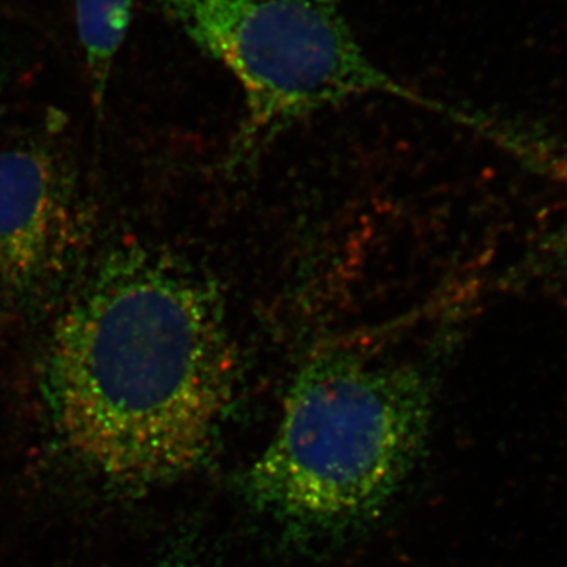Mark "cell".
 <instances>
[{
    "label": "cell",
    "instance_id": "1",
    "mask_svg": "<svg viewBox=\"0 0 567 567\" xmlns=\"http://www.w3.org/2000/svg\"><path fill=\"white\" fill-rule=\"evenodd\" d=\"M238 379L215 282L171 254L128 249L55 323L43 393L69 453L114 486L147 491L207 462Z\"/></svg>",
    "mask_w": 567,
    "mask_h": 567
},
{
    "label": "cell",
    "instance_id": "2",
    "mask_svg": "<svg viewBox=\"0 0 567 567\" xmlns=\"http://www.w3.org/2000/svg\"><path fill=\"white\" fill-rule=\"evenodd\" d=\"M435 365L344 344L309 354L274 436L240 476L246 503L298 537L371 524L424 456Z\"/></svg>",
    "mask_w": 567,
    "mask_h": 567
},
{
    "label": "cell",
    "instance_id": "3",
    "mask_svg": "<svg viewBox=\"0 0 567 567\" xmlns=\"http://www.w3.org/2000/svg\"><path fill=\"white\" fill-rule=\"evenodd\" d=\"M158 9L237 81L245 117L234 159L317 112L363 96H390L456 117L457 107L402 84L372 61L341 0H155Z\"/></svg>",
    "mask_w": 567,
    "mask_h": 567
},
{
    "label": "cell",
    "instance_id": "4",
    "mask_svg": "<svg viewBox=\"0 0 567 567\" xmlns=\"http://www.w3.org/2000/svg\"><path fill=\"white\" fill-rule=\"evenodd\" d=\"M70 199L58 164L35 147L0 151V279L28 292L69 246Z\"/></svg>",
    "mask_w": 567,
    "mask_h": 567
},
{
    "label": "cell",
    "instance_id": "5",
    "mask_svg": "<svg viewBox=\"0 0 567 567\" xmlns=\"http://www.w3.org/2000/svg\"><path fill=\"white\" fill-rule=\"evenodd\" d=\"M133 7L134 0H76L78 33L93 100L99 106L132 24Z\"/></svg>",
    "mask_w": 567,
    "mask_h": 567
},
{
    "label": "cell",
    "instance_id": "6",
    "mask_svg": "<svg viewBox=\"0 0 567 567\" xmlns=\"http://www.w3.org/2000/svg\"><path fill=\"white\" fill-rule=\"evenodd\" d=\"M514 279L525 284L567 281V212L537 238Z\"/></svg>",
    "mask_w": 567,
    "mask_h": 567
},
{
    "label": "cell",
    "instance_id": "7",
    "mask_svg": "<svg viewBox=\"0 0 567 567\" xmlns=\"http://www.w3.org/2000/svg\"><path fill=\"white\" fill-rule=\"evenodd\" d=\"M153 567H200L199 558L189 546H178Z\"/></svg>",
    "mask_w": 567,
    "mask_h": 567
},
{
    "label": "cell",
    "instance_id": "8",
    "mask_svg": "<svg viewBox=\"0 0 567 567\" xmlns=\"http://www.w3.org/2000/svg\"><path fill=\"white\" fill-rule=\"evenodd\" d=\"M3 82H6V76H3L2 65H0V99H2Z\"/></svg>",
    "mask_w": 567,
    "mask_h": 567
}]
</instances>
